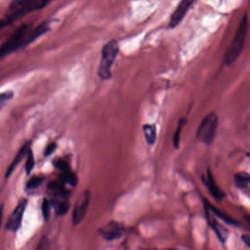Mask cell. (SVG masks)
Returning <instances> with one entry per match:
<instances>
[{
	"mask_svg": "<svg viewBox=\"0 0 250 250\" xmlns=\"http://www.w3.org/2000/svg\"><path fill=\"white\" fill-rule=\"evenodd\" d=\"M143 131L144 132V136H145L146 140L147 143L149 145H153L155 142L156 136V127L154 125H145L143 127Z\"/></svg>",
	"mask_w": 250,
	"mask_h": 250,
	"instance_id": "obj_17",
	"label": "cell"
},
{
	"mask_svg": "<svg viewBox=\"0 0 250 250\" xmlns=\"http://www.w3.org/2000/svg\"><path fill=\"white\" fill-rule=\"evenodd\" d=\"M55 165L57 168L60 169L62 171H64V170H67V169H70L68 163L62 159L57 160V161H56Z\"/></svg>",
	"mask_w": 250,
	"mask_h": 250,
	"instance_id": "obj_25",
	"label": "cell"
},
{
	"mask_svg": "<svg viewBox=\"0 0 250 250\" xmlns=\"http://www.w3.org/2000/svg\"><path fill=\"white\" fill-rule=\"evenodd\" d=\"M48 1H49L50 2V1H52V0H48Z\"/></svg>",
	"mask_w": 250,
	"mask_h": 250,
	"instance_id": "obj_30",
	"label": "cell"
},
{
	"mask_svg": "<svg viewBox=\"0 0 250 250\" xmlns=\"http://www.w3.org/2000/svg\"><path fill=\"white\" fill-rule=\"evenodd\" d=\"M27 25L22 24L17 28L0 46V59L6 57L25 45L27 37Z\"/></svg>",
	"mask_w": 250,
	"mask_h": 250,
	"instance_id": "obj_4",
	"label": "cell"
},
{
	"mask_svg": "<svg viewBox=\"0 0 250 250\" xmlns=\"http://www.w3.org/2000/svg\"><path fill=\"white\" fill-rule=\"evenodd\" d=\"M42 213L45 221H48L50 217V203L46 198L43 200L42 204Z\"/></svg>",
	"mask_w": 250,
	"mask_h": 250,
	"instance_id": "obj_24",
	"label": "cell"
},
{
	"mask_svg": "<svg viewBox=\"0 0 250 250\" xmlns=\"http://www.w3.org/2000/svg\"><path fill=\"white\" fill-rule=\"evenodd\" d=\"M48 189L56 197L61 198H67L68 192L59 182H52L48 183Z\"/></svg>",
	"mask_w": 250,
	"mask_h": 250,
	"instance_id": "obj_15",
	"label": "cell"
},
{
	"mask_svg": "<svg viewBox=\"0 0 250 250\" xmlns=\"http://www.w3.org/2000/svg\"><path fill=\"white\" fill-rule=\"evenodd\" d=\"M69 208H70V204L67 200H64L62 202L60 203L57 205V209H56V214L57 216L65 215L68 212Z\"/></svg>",
	"mask_w": 250,
	"mask_h": 250,
	"instance_id": "obj_20",
	"label": "cell"
},
{
	"mask_svg": "<svg viewBox=\"0 0 250 250\" xmlns=\"http://www.w3.org/2000/svg\"><path fill=\"white\" fill-rule=\"evenodd\" d=\"M205 205L211 212H212L214 215L217 216L219 219L223 220L224 223H227L228 225H230V226H235V227H237V226H239V223H237L236 220H233L230 216L228 215L227 214L223 212V211H220L219 208H216L214 205L210 204L208 201H205Z\"/></svg>",
	"mask_w": 250,
	"mask_h": 250,
	"instance_id": "obj_14",
	"label": "cell"
},
{
	"mask_svg": "<svg viewBox=\"0 0 250 250\" xmlns=\"http://www.w3.org/2000/svg\"><path fill=\"white\" fill-rule=\"evenodd\" d=\"M90 199L91 194L89 191H85L78 198L73 209V217H72L73 226H78L83 221L87 212Z\"/></svg>",
	"mask_w": 250,
	"mask_h": 250,
	"instance_id": "obj_6",
	"label": "cell"
},
{
	"mask_svg": "<svg viewBox=\"0 0 250 250\" xmlns=\"http://www.w3.org/2000/svg\"><path fill=\"white\" fill-rule=\"evenodd\" d=\"M60 180L64 183H68V184L73 186H76L78 184V182H79V179H78L76 173H73L70 169L62 171L61 176H60Z\"/></svg>",
	"mask_w": 250,
	"mask_h": 250,
	"instance_id": "obj_16",
	"label": "cell"
},
{
	"mask_svg": "<svg viewBox=\"0 0 250 250\" xmlns=\"http://www.w3.org/2000/svg\"><path fill=\"white\" fill-rule=\"evenodd\" d=\"M203 181H204V183H205L207 189H208V192L214 200L220 202L224 199L226 194L217 186L211 170H208L207 178L203 177Z\"/></svg>",
	"mask_w": 250,
	"mask_h": 250,
	"instance_id": "obj_10",
	"label": "cell"
},
{
	"mask_svg": "<svg viewBox=\"0 0 250 250\" xmlns=\"http://www.w3.org/2000/svg\"><path fill=\"white\" fill-rule=\"evenodd\" d=\"M99 232L105 240L111 242L123 237L125 233V229L120 223L111 221L101 227Z\"/></svg>",
	"mask_w": 250,
	"mask_h": 250,
	"instance_id": "obj_8",
	"label": "cell"
},
{
	"mask_svg": "<svg viewBox=\"0 0 250 250\" xmlns=\"http://www.w3.org/2000/svg\"><path fill=\"white\" fill-rule=\"evenodd\" d=\"M234 179L236 186L239 188L246 187L250 183V175L239 173L235 176Z\"/></svg>",
	"mask_w": 250,
	"mask_h": 250,
	"instance_id": "obj_19",
	"label": "cell"
},
{
	"mask_svg": "<svg viewBox=\"0 0 250 250\" xmlns=\"http://www.w3.org/2000/svg\"><path fill=\"white\" fill-rule=\"evenodd\" d=\"M206 217H207V222L208 225L211 226V229L214 230L215 234L217 235L220 242L222 244H225L227 241L228 237H229V230L223 227L220 223H217L211 215H210L209 210L208 209L205 205Z\"/></svg>",
	"mask_w": 250,
	"mask_h": 250,
	"instance_id": "obj_11",
	"label": "cell"
},
{
	"mask_svg": "<svg viewBox=\"0 0 250 250\" xmlns=\"http://www.w3.org/2000/svg\"><path fill=\"white\" fill-rule=\"evenodd\" d=\"M2 214H3V205L0 206V227H1V223H2Z\"/></svg>",
	"mask_w": 250,
	"mask_h": 250,
	"instance_id": "obj_28",
	"label": "cell"
},
{
	"mask_svg": "<svg viewBox=\"0 0 250 250\" xmlns=\"http://www.w3.org/2000/svg\"><path fill=\"white\" fill-rule=\"evenodd\" d=\"M244 218H245V221H246L250 226V215L245 216Z\"/></svg>",
	"mask_w": 250,
	"mask_h": 250,
	"instance_id": "obj_29",
	"label": "cell"
},
{
	"mask_svg": "<svg viewBox=\"0 0 250 250\" xmlns=\"http://www.w3.org/2000/svg\"><path fill=\"white\" fill-rule=\"evenodd\" d=\"M35 166V159H34L33 153L32 150L29 148L27 152V159H26V164H25V170L28 175L33 170Z\"/></svg>",
	"mask_w": 250,
	"mask_h": 250,
	"instance_id": "obj_21",
	"label": "cell"
},
{
	"mask_svg": "<svg viewBox=\"0 0 250 250\" xmlns=\"http://www.w3.org/2000/svg\"><path fill=\"white\" fill-rule=\"evenodd\" d=\"M196 0H182L172 13L169 22V28L175 29L177 27L181 22L185 19L188 10L192 7V4Z\"/></svg>",
	"mask_w": 250,
	"mask_h": 250,
	"instance_id": "obj_7",
	"label": "cell"
},
{
	"mask_svg": "<svg viewBox=\"0 0 250 250\" xmlns=\"http://www.w3.org/2000/svg\"><path fill=\"white\" fill-rule=\"evenodd\" d=\"M13 95H14V94H13V92H12V91H8V92H2V93H0V110L5 105L7 101H10V99L13 98Z\"/></svg>",
	"mask_w": 250,
	"mask_h": 250,
	"instance_id": "obj_23",
	"label": "cell"
},
{
	"mask_svg": "<svg viewBox=\"0 0 250 250\" xmlns=\"http://www.w3.org/2000/svg\"><path fill=\"white\" fill-rule=\"evenodd\" d=\"M218 116L215 113H208L203 119L197 131L196 138L198 141L211 145L214 141L218 127Z\"/></svg>",
	"mask_w": 250,
	"mask_h": 250,
	"instance_id": "obj_3",
	"label": "cell"
},
{
	"mask_svg": "<svg viewBox=\"0 0 250 250\" xmlns=\"http://www.w3.org/2000/svg\"><path fill=\"white\" fill-rule=\"evenodd\" d=\"M242 240L246 246L250 248V236L243 235V236H242Z\"/></svg>",
	"mask_w": 250,
	"mask_h": 250,
	"instance_id": "obj_27",
	"label": "cell"
},
{
	"mask_svg": "<svg viewBox=\"0 0 250 250\" xmlns=\"http://www.w3.org/2000/svg\"><path fill=\"white\" fill-rule=\"evenodd\" d=\"M29 148H30V142H27V143L24 144L21 148L20 151L18 153L16 157H15L14 159H13V162L10 164V167L7 169V171L5 173V179H8L10 176H11L12 173L14 171L15 169L16 168L18 165L20 164L21 160L24 158L25 156L27 154L28 151H29Z\"/></svg>",
	"mask_w": 250,
	"mask_h": 250,
	"instance_id": "obj_13",
	"label": "cell"
},
{
	"mask_svg": "<svg viewBox=\"0 0 250 250\" xmlns=\"http://www.w3.org/2000/svg\"><path fill=\"white\" fill-rule=\"evenodd\" d=\"M26 205H27V200H23L15 208L7 220L5 227L6 230L15 232L19 228Z\"/></svg>",
	"mask_w": 250,
	"mask_h": 250,
	"instance_id": "obj_9",
	"label": "cell"
},
{
	"mask_svg": "<svg viewBox=\"0 0 250 250\" xmlns=\"http://www.w3.org/2000/svg\"><path fill=\"white\" fill-rule=\"evenodd\" d=\"M248 29V17L245 16L241 22L234 38H233L230 47L226 52L225 61H226L227 66H230V65L233 64L237 60L238 57L240 56L244 46H245Z\"/></svg>",
	"mask_w": 250,
	"mask_h": 250,
	"instance_id": "obj_2",
	"label": "cell"
},
{
	"mask_svg": "<svg viewBox=\"0 0 250 250\" xmlns=\"http://www.w3.org/2000/svg\"><path fill=\"white\" fill-rule=\"evenodd\" d=\"M43 182V178L41 176H35L32 178L26 184V188L29 189H34L38 188Z\"/></svg>",
	"mask_w": 250,
	"mask_h": 250,
	"instance_id": "obj_22",
	"label": "cell"
},
{
	"mask_svg": "<svg viewBox=\"0 0 250 250\" xmlns=\"http://www.w3.org/2000/svg\"><path fill=\"white\" fill-rule=\"evenodd\" d=\"M56 148H57V145L56 143H51L47 147L46 149H45V157H49L50 155L53 154L55 151Z\"/></svg>",
	"mask_w": 250,
	"mask_h": 250,
	"instance_id": "obj_26",
	"label": "cell"
},
{
	"mask_svg": "<svg viewBox=\"0 0 250 250\" xmlns=\"http://www.w3.org/2000/svg\"><path fill=\"white\" fill-rule=\"evenodd\" d=\"M49 3L48 0H14L10 6L12 17H19L31 12L41 10Z\"/></svg>",
	"mask_w": 250,
	"mask_h": 250,
	"instance_id": "obj_5",
	"label": "cell"
},
{
	"mask_svg": "<svg viewBox=\"0 0 250 250\" xmlns=\"http://www.w3.org/2000/svg\"><path fill=\"white\" fill-rule=\"evenodd\" d=\"M50 31V22L49 21H45L40 23L33 31L30 32V34H28L26 37V42L25 45L33 43L34 41H36L37 39L45 35V33Z\"/></svg>",
	"mask_w": 250,
	"mask_h": 250,
	"instance_id": "obj_12",
	"label": "cell"
},
{
	"mask_svg": "<svg viewBox=\"0 0 250 250\" xmlns=\"http://www.w3.org/2000/svg\"><path fill=\"white\" fill-rule=\"evenodd\" d=\"M120 51L118 41L111 40L108 41L101 51V59L98 67V73L102 80H109L111 74V68L118 56Z\"/></svg>",
	"mask_w": 250,
	"mask_h": 250,
	"instance_id": "obj_1",
	"label": "cell"
},
{
	"mask_svg": "<svg viewBox=\"0 0 250 250\" xmlns=\"http://www.w3.org/2000/svg\"><path fill=\"white\" fill-rule=\"evenodd\" d=\"M187 120L185 118H182L179 121V124H178L177 129H176V132H175L174 136H173V145L175 148H179V144H180V136L181 133H182V129H183L184 126L186 125Z\"/></svg>",
	"mask_w": 250,
	"mask_h": 250,
	"instance_id": "obj_18",
	"label": "cell"
}]
</instances>
